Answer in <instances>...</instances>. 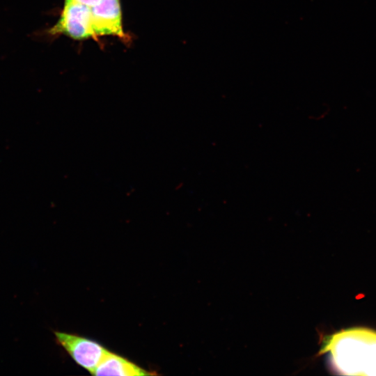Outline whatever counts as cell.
Returning <instances> with one entry per match:
<instances>
[{
    "label": "cell",
    "mask_w": 376,
    "mask_h": 376,
    "mask_svg": "<svg viewBox=\"0 0 376 376\" xmlns=\"http://www.w3.org/2000/svg\"><path fill=\"white\" fill-rule=\"evenodd\" d=\"M77 40L94 36L91 8L76 2H65L61 19L54 29Z\"/></svg>",
    "instance_id": "3"
},
{
    "label": "cell",
    "mask_w": 376,
    "mask_h": 376,
    "mask_svg": "<svg viewBox=\"0 0 376 376\" xmlns=\"http://www.w3.org/2000/svg\"><path fill=\"white\" fill-rule=\"evenodd\" d=\"M54 334L56 343L91 373L108 351L98 343L74 334L56 331Z\"/></svg>",
    "instance_id": "2"
},
{
    "label": "cell",
    "mask_w": 376,
    "mask_h": 376,
    "mask_svg": "<svg viewBox=\"0 0 376 376\" xmlns=\"http://www.w3.org/2000/svg\"><path fill=\"white\" fill-rule=\"evenodd\" d=\"M91 14L95 34L125 38L122 29L119 0H101L91 8Z\"/></svg>",
    "instance_id": "4"
},
{
    "label": "cell",
    "mask_w": 376,
    "mask_h": 376,
    "mask_svg": "<svg viewBox=\"0 0 376 376\" xmlns=\"http://www.w3.org/2000/svg\"><path fill=\"white\" fill-rule=\"evenodd\" d=\"M91 374L94 375L139 376L149 375L152 373L147 372L129 360L107 351Z\"/></svg>",
    "instance_id": "5"
},
{
    "label": "cell",
    "mask_w": 376,
    "mask_h": 376,
    "mask_svg": "<svg viewBox=\"0 0 376 376\" xmlns=\"http://www.w3.org/2000/svg\"><path fill=\"white\" fill-rule=\"evenodd\" d=\"M320 354H328L333 369L343 375H376V331L350 328L324 336Z\"/></svg>",
    "instance_id": "1"
},
{
    "label": "cell",
    "mask_w": 376,
    "mask_h": 376,
    "mask_svg": "<svg viewBox=\"0 0 376 376\" xmlns=\"http://www.w3.org/2000/svg\"><path fill=\"white\" fill-rule=\"evenodd\" d=\"M101 0H65V2H76L91 8L97 4Z\"/></svg>",
    "instance_id": "6"
}]
</instances>
